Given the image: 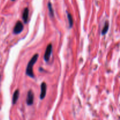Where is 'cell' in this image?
Here are the masks:
<instances>
[{
	"mask_svg": "<svg viewBox=\"0 0 120 120\" xmlns=\"http://www.w3.org/2000/svg\"><path fill=\"white\" fill-rule=\"evenodd\" d=\"M38 57V54H35L34 56L30 60L29 62L28 63V66H27L26 69V75H27L28 76L31 77V78H34L35 77V75H34V71H33V67H34V64H35V63L37 61Z\"/></svg>",
	"mask_w": 120,
	"mask_h": 120,
	"instance_id": "obj_1",
	"label": "cell"
},
{
	"mask_svg": "<svg viewBox=\"0 0 120 120\" xmlns=\"http://www.w3.org/2000/svg\"><path fill=\"white\" fill-rule=\"evenodd\" d=\"M52 52V45L51 43H50L47 46L46 50L44 55V60L46 62H48L49 61L50 57V55H51Z\"/></svg>",
	"mask_w": 120,
	"mask_h": 120,
	"instance_id": "obj_2",
	"label": "cell"
},
{
	"mask_svg": "<svg viewBox=\"0 0 120 120\" xmlns=\"http://www.w3.org/2000/svg\"><path fill=\"white\" fill-rule=\"evenodd\" d=\"M48 9H49V14L51 16V17H53L54 16V11L53 9L52 6V4L50 3V2L48 3Z\"/></svg>",
	"mask_w": 120,
	"mask_h": 120,
	"instance_id": "obj_10",
	"label": "cell"
},
{
	"mask_svg": "<svg viewBox=\"0 0 120 120\" xmlns=\"http://www.w3.org/2000/svg\"><path fill=\"white\" fill-rule=\"evenodd\" d=\"M67 15H68V18L69 20V26L71 28L72 27L73 25V20L72 16H71V14L69 12H67Z\"/></svg>",
	"mask_w": 120,
	"mask_h": 120,
	"instance_id": "obj_9",
	"label": "cell"
},
{
	"mask_svg": "<svg viewBox=\"0 0 120 120\" xmlns=\"http://www.w3.org/2000/svg\"><path fill=\"white\" fill-rule=\"evenodd\" d=\"M109 23L107 21V22H105V24H104V28H103V30H102L101 31L102 35H104L105 34H106V33L107 32L108 30H109Z\"/></svg>",
	"mask_w": 120,
	"mask_h": 120,
	"instance_id": "obj_8",
	"label": "cell"
},
{
	"mask_svg": "<svg viewBox=\"0 0 120 120\" xmlns=\"http://www.w3.org/2000/svg\"><path fill=\"white\" fill-rule=\"evenodd\" d=\"M41 94H40V98H41V100H43V98L45 97L46 94V89H47L46 84L45 82H43V83L41 84Z\"/></svg>",
	"mask_w": 120,
	"mask_h": 120,
	"instance_id": "obj_5",
	"label": "cell"
},
{
	"mask_svg": "<svg viewBox=\"0 0 120 120\" xmlns=\"http://www.w3.org/2000/svg\"><path fill=\"white\" fill-rule=\"evenodd\" d=\"M11 1H15V0H11Z\"/></svg>",
	"mask_w": 120,
	"mask_h": 120,
	"instance_id": "obj_11",
	"label": "cell"
},
{
	"mask_svg": "<svg viewBox=\"0 0 120 120\" xmlns=\"http://www.w3.org/2000/svg\"><path fill=\"white\" fill-rule=\"evenodd\" d=\"M19 96V91L18 89H17L16 90H15V91L14 92V94H13V97H12L13 104H16V103L17 102L18 100Z\"/></svg>",
	"mask_w": 120,
	"mask_h": 120,
	"instance_id": "obj_7",
	"label": "cell"
},
{
	"mask_svg": "<svg viewBox=\"0 0 120 120\" xmlns=\"http://www.w3.org/2000/svg\"><path fill=\"white\" fill-rule=\"evenodd\" d=\"M0 77H1V76H0Z\"/></svg>",
	"mask_w": 120,
	"mask_h": 120,
	"instance_id": "obj_12",
	"label": "cell"
},
{
	"mask_svg": "<svg viewBox=\"0 0 120 120\" xmlns=\"http://www.w3.org/2000/svg\"><path fill=\"white\" fill-rule=\"evenodd\" d=\"M23 26L21 21H18L14 28V33L15 34H19L23 30Z\"/></svg>",
	"mask_w": 120,
	"mask_h": 120,
	"instance_id": "obj_3",
	"label": "cell"
},
{
	"mask_svg": "<svg viewBox=\"0 0 120 120\" xmlns=\"http://www.w3.org/2000/svg\"><path fill=\"white\" fill-rule=\"evenodd\" d=\"M34 93L32 90H29L28 93V95H27L26 98V101L27 104L28 105H32L34 103Z\"/></svg>",
	"mask_w": 120,
	"mask_h": 120,
	"instance_id": "obj_4",
	"label": "cell"
},
{
	"mask_svg": "<svg viewBox=\"0 0 120 120\" xmlns=\"http://www.w3.org/2000/svg\"><path fill=\"white\" fill-rule=\"evenodd\" d=\"M28 16H29V9L28 8H25L22 14V19L25 23H27L28 22Z\"/></svg>",
	"mask_w": 120,
	"mask_h": 120,
	"instance_id": "obj_6",
	"label": "cell"
}]
</instances>
